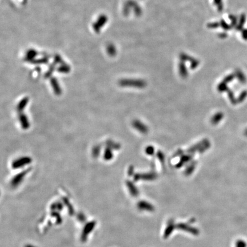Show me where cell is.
I'll use <instances>...</instances> for the list:
<instances>
[{
    "label": "cell",
    "instance_id": "cell-1",
    "mask_svg": "<svg viewBox=\"0 0 247 247\" xmlns=\"http://www.w3.org/2000/svg\"><path fill=\"white\" fill-rule=\"evenodd\" d=\"M176 228H177L178 229L184 231L185 232H187L190 233L194 235H197L199 234V231L197 229L190 227V225H188L185 223H180L176 225Z\"/></svg>",
    "mask_w": 247,
    "mask_h": 247
},
{
    "label": "cell",
    "instance_id": "cell-2",
    "mask_svg": "<svg viewBox=\"0 0 247 247\" xmlns=\"http://www.w3.org/2000/svg\"><path fill=\"white\" fill-rule=\"evenodd\" d=\"M137 206L139 209L141 211H148V212H153L155 210V208L153 205L146 201H140L137 204Z\"/></svg>",
    "mask_w": 247,
    "mask_h": 247
},
{
    "label": "cell",
    "instance_id": "cell-3",
    "mask_svg": "<svg viewBox=\"0 0 247 247\" xmlns=\"http://www.w3.org/2000/svg\"><path fill=\"white\" fill-rule=\"evenodd\" d=\"M246 21V15L244 13H243L241 15V16L239 18V20L237 22V24L236 27H235L236 30H239V31L242 30L243 29L244 25H245Z\"/></svg>",
    "mask_w": 247,
    "mask_h": 247
},
{
    "label": "cell",
    "instance_id": "cell-4",
    "mask_svg": "<svg viewBox=\"0 0 247 247\" xmlns=\"http://www.w3.org/2000/svg\"><path fill=\"white\" fill-rule=\"evenodd\" d=\"M127 185L132 196L134 197H136L139 195V190L133 183H132L130 181H128L127 183Z\"/></svg>",
    "mask_w": 247,
    "mask_h": 247
},
{
    "label": "cell",
    "instance_id": "cell-5",
    "mask_svg": "<svg viewBox=\"0 0 247 247\" xmlns=\"http://www.w3.org/2000/svg\"><path fill=\"white\" fill-rule=\"evenodd\" d=\"M175 228V225L173 223H170L167 227L164 233V238L167 239L173 232Z\"/></svg>",
    "mask_w": 247,
    "mask_h": 247
},
{
    "label": "cell",
    "instance_id": "cell-6",
    "mask_svg": "<svg viewBox=\"0 0 247 247\" xmlns=\"http://www.w3.org/2000/svg\"><path fill=\"white\" fill-rule=\"evenodd\" d=\"M95 225H96V223L94 221H92L88 223L85 226L84 228V236H85V237H87V236L89 234V233L92 231V230L95 227Z\"/></svg>",
    "mask_w": 247,
    "mask_h": 247
},
{
    "label": "cell",
    "instance_id": "cell-7",
    "mask_svg": "<svg viewBox=\"0 0 247 247\" xmlns=\"http://www.w3.org/2000/svg\"><path fill=\"white\" fill-rule=\"evenodd\" d=\"M30 161V159L28 158H24V159H21L20 160H18L17 161H15V163H13V167L15 168H17V167H21L22 165H24L25 164L28 163Z\"/></svg>",
    "mask_w": 247,
    "mask_h": 247
},
{
    "label": "cell",
    "instance_id": "cell-8",
    "mask_svg": "<svg viewBox=\"0 0 247 247\" xmlns=\"http://www.w3.org/2000/svg\"><path fill=\"white\" fill-rule=\"evenodd\" d=\"M220 27H221L223 29H224L225 30H228L232 28V27L229 25L228 24H227L226 22V21L224 20H221L220 22Z\"/></svg>",
    "mask_w": 247,
    "mask_h": 247
},
{
    "label": "cell",
    "instance_id": "cell-9",
    "mask_svg": "<svg viewBox=\"0 0 247 247\" xmlns=\"http://www.w3.org/2000/svg\"><path fill=\"white\" fill-rule=\"evenodd\" d=\"M229 17H230V19L231 22V26L232 27H236L237 24V22H238L237 17L234 15H230Z\"/></svg>",
    "mask_w": 247,
    "mask_h": 247
},
{
    "label": "cell",
    "instance_id": "cell-10",
    "mask_svg": "<svg viewBox=\"0 0 247 247\" xmlns=\"http://www.w3.org/2000/svg\"><path fill=\"white\" fill-rule=\"evenodd\" d=\"M214 3L217 6L218 12H221L223 9V5L222 0H213Z\"/></svg>",
    "mask_w": 247,
    "mask_h": 247
},
{
    "label": "cell",
    "instance_id": "cell-11",
    "mask_svg": "<svg viewBox=\"0 0 247 247\" xmlns=\"http://www.w3.org/2000/svg\"><path fill=\"white\" fill-rule=\"evenodd\" d=\"M207 27L208 28H210V29H216L220 27V23H218V22L209 23L207 25Z\"/></svg>",
    "mask_w": 247,
    "mask_h": 247
},
{
    "label": "cell",
    "instance_id": "cell-12",
    "mask_svg": "<svg viewBox=\"0 0 247 247\" xmlns=\"http://www.w3.org/2000/svg\"><path fill=\"white\" fill-rule=\"evenodd\" d=\"M20 118H21V121L22 126L24 128H27V127H28L29 124H28V121H27V119L26 117L22 116L20 117Z\"/></svg>",
    "mask_w": 247,
    "mask_h": 247
},
{
    "label": "cell",
    "instance_id": "cell-13",
    "mask_svg": "<svg viewBox=\"0 0 247 247\" xmlns=\"http://www.w3.org/2000/svg\"><path fill=\"white\" fill-rule=\"evenodd\" d=\"M241 36L244 40H247V29H243L241 30Z\"/></svg>",
    "mask_w": 247,
    "mask_h": 247
},
{
    "label": "cell",
    "instance_id": "cell-14",
    "mask_svg": "<svg viewBox=\"0 0 247 247\" xmlns=\"http://www.w3.org/2000/svg\"><path fill=\"white\" fill-rule=\"evenodd\" d=\"M27 100H24L23 101L21 102L20 103V105H19V106H18L19 109H21V108H24V107L25 106V105H26V103H27Z\"/></svg>",
    "mask_w": 247,
    "mask_h": 247
},
{
    "label": "cell",
    "instance_id": "cell-15",
    "mask_svg": "<svg viewBox=\"0 0 247 247\" xmlns=\"http://www.w3.org/2000/svg\"><path fill=\"white\" fill-rule=\"evenodd\" d=\"M218 36L221 38H226L227 37V34L225 33H220L218 35Z\"/></svg>",
    "mask_w": 247,
    "mask_h": 247
}]
</instances>
